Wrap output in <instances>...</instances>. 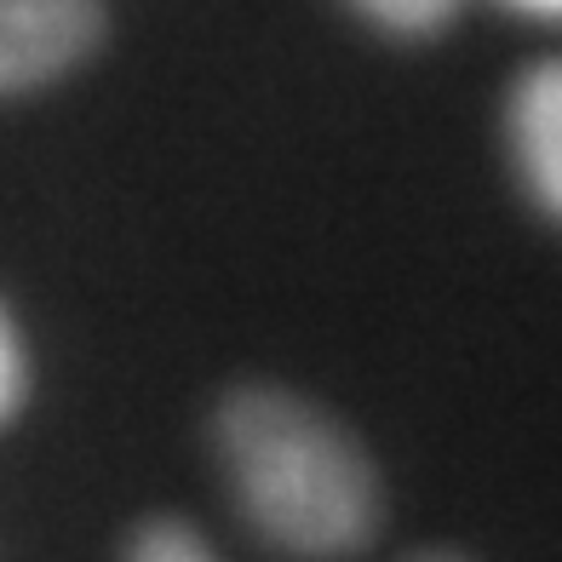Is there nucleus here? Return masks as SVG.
<instances>
[{"mask_svg":"<svg viewBox=\"0 0 562 562\" xmlns=\"http://www.w3.org/2000/svg\"><path fill=\"white\" fill-rule=\"evenodd\" d=\"M213 453L229 499L265 546L299 562L356 557L385 517L368 448L288 385H241L218 402Z\"/></svg>","mask_w":562,"mask_h":562,"instance_id":"f257e3e1","label":"nucleus"},{"mask_svg":"<svg viewBox=\"0 0 562 562\" xmlns=\"http://www.w3.org/2000/svg\"><path fill=\"white\" fill-rule=\"evenodd\" d=\"M104 0H0V98H23L81 69L104 41Z\"/></svg>","mask_w":562,"mask_h":562,"instance_id":"f03ea898","label":"nucleus"},{"mask_svg":"<svg viewBox=\"0 0 562 562\" xmlns=\"http://www.w3.org/2000/svg\"><path fill=\"white\" fill-rule=\"evenodd\" d=\"M505 144L533 207L562 224V58L517 75L505 104Z\"/></svg>","mask_w":562,"mask_h":562,"instance_id":"7ed1b4c3","label":"nucleus"},{"mask_svg":"<svg viewBox=\"0 0 562 562\" xmlns=\"http://www.w3.org/2000/svg\"><path fill=\"white\" fill-rule=\"evenodd\" d=\"M126 562H218V551L184 517H149L126 533Z\"/></svg>","mask_w":562,"mask_h":562,"instance_id":"20e7f679","label":"nucleus"},{"mask_svg":"<svg viewBox=\"0 0 562 562\" xmlns=\"http://www.w3.org/2000/svg\"><path fill=\"white\" fill-rule=\"evenodd\" d=\"M350 7L391 35H437L453 23V12L465 0H350Z\"/></svg>","mask_w":562,"mask_h":562,"instance_id":"39448f33","label":"nucleus"},{"mask_svg":"<svg viewBox=\"0 0 562 562\" xmlns=\"http://www.w3.org/2000/svg\"><path fill=\"white\" fill-rule=\"evenodd\" d=\"M23 396H30V350H23V334L0 299V430L18 419Z\"/></svg>","mask_w":562,"mask_h":562,"instance_id":"423d86ee","label":"nucleus"},{"mask_svg":"<svg viewBox=\"0 0 562 562\" xmlns=\"http://www.w3.org/2000/svg\"><path fill=\"white\" fill-rule=\"evenodd\" d=\"M510 12H528V18H546V23H562V0H505Z\"/></svg>","mask_w":562,"mask_h":562,"instance_id":"0eeeda50","label":"nucleus"},{"mask_svg":"<svg viewBox=\"0 0 562 562\" xmlns=\"http://www.w3.org/2000/svg\"><path fill=\"white\" fill-rule=\"evenodd\" d=\"M414 562H465V557H448V551H430V557H414Z\"/></svg>","mask_w":562,"mask_h":562,"instance_id":"6e6552de","label":"nucleus"}]
</instances>
